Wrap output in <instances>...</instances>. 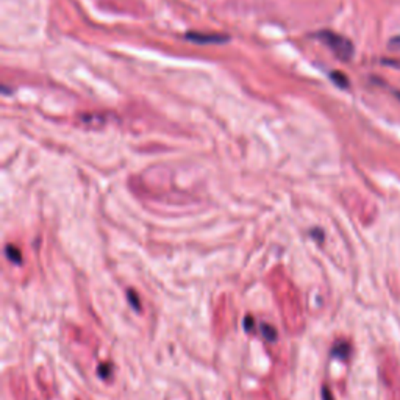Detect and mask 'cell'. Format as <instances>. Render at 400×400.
Segmentation results:
<instances>
[{
    "label": "cell",
    "instance_id": "6da1fadb",
    "mask_svg": "<svg viewBox=\"0 0 400 400\" xmlns=\"http://www.w3.org/2000/svg\"><path fill=\"white\" fill-rule=\"evenodd\" d=\"M379 375L383 385L385 400H400V361L392 352H380Z\"/></svg>",
    "mask_w": 400,
    "mask_h": 400
},
{
    "label": "cell",
    "instance_id": "3957f363",
    "mask_svg": "<svg viewBox=\"0 0 400 400\" xmlns=\"http://www.w3.org/2000/svg\"><path fill=\"white\" fill-rule=\"evenodd\" d=\"M186 39L192 41V43L196 44H223L227 43L228 37L226 34H221V33H200V32H191V33H186Z\"/></svg>",
    "mask_w": 400,
    "mask_h": 400
},
{
    "label": "cell",
    "instance_id": "277c9868",
    "mask_svg": "<svg viewBox=\"0 0 400 400\" xmlns=\"http://www.w3.org/2000/svg\"><path fill=\"white\" fill-rule=\"evenodd\" d=\"M332 79L334 83H337L338 86L341 88H346V86H349V80H347V77L344 74H341V72H333L332 74Z\"/></svg>",
    "mask_w": 400,
    "mask_h": 400
},
{
    "label": "cell",
    "instance_id": "5b68a950",
    "mask_svg": "<svg viewBox=\"0 0 400 400\" xmlns=\"http://www.w3.org/2000/svg\"><path fill=\"white\" fill-rule=\"evenodd\" d=\"M7 255L10 257V260H13V258H14V261H16V263L21 260L19 252H17V249H14V247H11V246L7 247Z\"/></svg>",
    "mask_w": 400,
    "mask_h": 400
},
{
    "label": "cell",
    "instance_id": "7a4b0ae2",
    "mask_svg": "<svg viewBox=\"0 0 400 400\" xmlns=\"http://www.w3.org/2000/svg\"><path fill=\"white\" fill-rule=\"evenodd\" d=\"M317 38H319L322 43L339 58V60L347 61V60H350L352 55H354V46H352L350 41L344 37H341V34L338 33L330 32V30H322L317 33Z\"/></svg>",
    "mask_w": 400,
    "mask_h": 400
}]
</instances>
